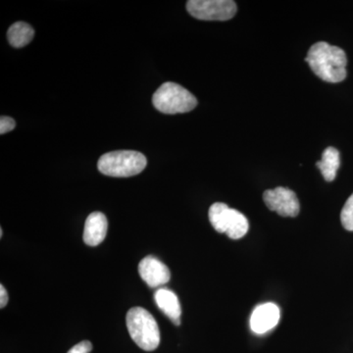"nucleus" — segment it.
I'll return each instance as SVG.
<instances>
[{"label":"nucleus","mask_w":353,"mask_h":353,"mask_svg":"<svg viewBox=\"0 0 353 353\" xmlns=\"http://www.w3.org/2000/svg\"><path fill=\"white\" fill-rule=\"evenodd\" d=\"M263 199L267 208L283 217H296L301 210L296 192L287 188L265 190Z\"/></svg>","instance_id":"nucleus-7"},{"label":"nucleus","mask_w":353,"mask_h":353,"mask_svg":"<svg viewBox=\"0 0 353 353\" xmlns=\"http://www.w3.org/2000/svg\"><path fill=\"white\" fill-rule=\"evenodd\" d=\"M34 31L32 26L25 22L14 23L7 32L9 43L16 48L28 46L34 39Z\"/></svg>","instance_id":"nucleus-13"},{"label":"nucleus","mask_w":353,"mask_h":353,"mask_svg":"<svg viewBox=\"0 0 353 353\" xmlns=\"http://www.w3.org/2000/svg\"><path fill=\"white\" fill-rule=\"evenodd\" d=\"M139 273L143 282L150 288H159L170 281L168 267L152 255L146 256L139 264Z\"/></svg>","instance_id":"nucleus-8"},{"label":"nucleus","mask_w":353,"mask_h":353,"mask_svg":"<svg viewBox=\"0 0 353 353\" xmlns=\"http://www.w3.org/2000/svg\"><path fill=\"white\" fill-rule=\"evenodd\" d=\"M15 126L16 123L12 118L7 117V116H1L0 118V134H4L13 131Z\"/></svg>","instance_id":"nucleus-15"},{"label":"nucleus","mask_w":353,"mask_h":353,"mask_svg":"<svg viewBox=\"0 0 353 353\" xmlns=\"http://www.w3.org/2000/svg\"><path fill=\"white\" fill-rule=\"evenodd\" d=\"M126 322L130 336L138 347L145 352L157 350L160 343L159 327L157 320L146 309H130Z\"/></svg>","instance_id":"nucleus-2"},{"label":"nucleus","mask_w":353,"mask_h":353,"mask_svg":"<svg viewBox=\"0 0 353 353\" xmlns=\"http://www.w3.org/2000/svg\"><path fill=\"white\" fill-rule=\"evenodd\" d=\"M316 76L327 83H341L347 78V58L345 51L325 41L309 48L305 58Z\"/></svg>","instance_id":"nucleus-1"},{"label":"nucleus","mask_w":353,"mask_h":353,"mask_svg":"<svg viewBox=\"0 0 353 353\" xmlns=\"http://www.w3.org/2000/svg\"><path fill=\"white\" fill-rule=\"evenodd\" d=\"M108 222L106 216L101 212H94L88 216L83 230V241L85 245L97 246L101 245L106 238Z\"/></svg>","instance_id":"nucleus-10"},{"label":"nucleus","mask_w":353,"mask_h":353,"mask_svg":"<svg viewBox=\"0 0 353 353\" xmlns=\"http://www.w3.org/2000/svg\"><path fill=\"white\" fill-rule=\"evenodd\" d=\"M92 345L90 341H83L71 348L67 353H90L92 352Z\"/></svg>","instance_id":"nucleus-16"},{"label":"nucleus","mask_w":353,"mask_h":353,"mask_svg":"<svg viewBox=\"0 0 353 353\" xmlns=\"http://www.w3.org/2000/svg\"><path fill=\"white\" fill-rule=\"evenodd\" d=\"M153 106L164 114L187 113L196 108L194 94L176 83L167 82L158 88L152 97Z\"/></svg>","instance_id":"nucleus-4"},{"label":"nucleus","mask_w":353,"mask_h":353,"mask_svg":"<svg viewBox=\"0 0 353 353\" xmlns=\"http://www.w3.org/2000/svg\"><path fill=\"white\" fill-rule=\"evenodd\" d=\"M8 303V292L3 285H0V307L4 308Z\"/></svg>","instance_id":"nucleus-17"},{"label":"nucleus","mask_w":353,"mask_h":353,"mask_svg":"<svg viewBox=\"0 0 353 353\" xmlns=\"http://www.w3.org/2000/svg\"><path fill=\"white\" fill-rule=\"evenodd\" d=\"M154 301L158 307L171 320L176 326L181 324V308L180 301L175 292L166 288H160L154 294Z\"/></svg>","instance_id":"nucleus-11"},{"label":"nucleus","mask_w":353,"mask_h":353,"mask_svg":"<svg viewBox=\"0 0 353 353\" xmlns=\"http://www.w3.org/2000/svg\"><path fill=\"white\" fill-rule=\"evenodd\" d=\"M208 216L216 231L226 234L232 240L243 238L250 229V223L245 216L223 202L212 204L209 208Z\"/></svg>","instance_id":"nucleus-5"},{"label":"nucleus","mask_w":353,"mask_h":353,"mask_svg":"<svg viewBox=\"0 0 353 353\" xmlns=\"http://www.w3.org/2000/svg\"><path fill=\"white\" fill-rule=\"evenodd\" d=\"M148 161L143 153L134 150H118L105 153L99 158L97 168L103 175L128 178L145 170Z\"/></svg>","instance_id":"nucleus-3"},{"label":"nucleus","mask_w":353,"mask_h":353,"mask_svg":"<svg viewBox=\"0 0 353 353\" xmlns=\"http://www.w3.org/2000/svg\"><path fill=\"white\" fill-rule=\"evenodd\" d=\"M2 236H3V231H2V229L0 230V236H1L2 238Z\"/></svg>","instance_id":"nucleus-18"},{"label":"nucleus","mask_w":353,"mask_h":353,"mask_svg":"<svg viewBox=\"0 0 353 353\" xmlns=\"http://www.w3.org/2000/svg\"><path fill=\"white\" fill-rule=\"evenodd\" d=\"M316 166L321 171L327 182H333L341 166L340 152L332 146L327 148L323 152L321 161H318Z\"/></svg>","instance_id":"nucleus-12"},{"label":"nucleus","mask_w":353,"mask_h":353,"mask_svg":"<svg viewBox=\"0 0 353 353\" xmlns=\"http://www.w3.org/2000/svg\"><path fill=\"white\" fill-rule=\"evenodd\" d=\"M281 311L277 304L267 303L259 304L253 310L250 317V328L253 333L266 334L275 328L280 322Z\"/></svg>","instance_id":"nucleus-9"},{"label":"nucleus","mask_w":353,"mask_h":353,"mask_svg":"<svg viewBox=\"0 0 353 353\" xmlns=\"http://www.w3.org/2000/svg\"><path fill=\"white\" fill-rule=\"evenodd\" d=\"M341 221L345 230L353 232V194L345 202L341 210Z\"/></svg>","instance_id":"nucleus-14"},{"label":"nucleus","mask_w":353,"mask_h":353,"mask_svg":"<svg viewBox=\"0 0 353 353\" xmlns=\"http://www.w3.org/2000/svg\"><path fill=\"white\" fill-rule=\"evenodd\" d=\"M188 12L202 21H228L236 15V4L232 0H190Z\"/></svg>","instance_id":"nucleus-6"}]
</instances>
